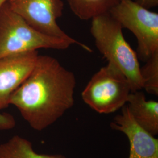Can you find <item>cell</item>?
I'll return each instance as SVG.
<instances>
[{"instance_id": "obj_1", "label": "cell", "mask_w": 158, "mask_h": 158, "mask_svg": "<svg viewBox=\"0 0 158 158\" xmlns=\"http://www.w3.org/2000/svg\"><path fill=\"white\" fill-rule=\"evenodd\" d=\"M76 79L56 58L38 56L28 77L10 98L24 120L41 131L53 124L73 106Z\"/></svg>"}, {"instance_id": "obj_2", "label": "cell", "mask_w": 158, "mask_h": 158, "mask_svg": "<svg viewBox=\"0 0 158 158\" xmlns=\"http://www.w3.org/2000/svg\"><path fill=\"white\" fill-rule=\"evenodd\" d=\"M90 33L96 48L108 63L124 74L132 92L143 89L141 66L135 51L125 39L123 28L110 12L92 18Z\"/></svg>"}, {"instance_id": "obj_3", "label": "cell", "mask_w": 158, "mask_h": 158, "mask_svg": "<svg viewBox=\"0 0 158 158\" xmlns=\"http://www.w3.org/2000/svg\"><path fill=\"white\" fill-rule=\"evenodd\" d=\"M73 44L92 52L77 40L52 37L36 31L12 10L8 1L0 6V58L40 49L66 50Z\"/></svg>"}, {"instance_id": "obj_4", "label": "cell", "mask_w": 158, "mask_h": 158, "mask_svg": "<svg viewBox=\"0 0 158 158\" xmlns=\"http://www.w3.org/2000/svg\"><path fill=\"white\" fill-rule=\"evenodd\" d=\"M131 92L124 74L108 63L91 77L81 97L97 113L107 114L117 111L127 104Z\"/></svg>"}, {"instance_id": "obj_5", "label": "cell", "mask_w": 158, "mask_h": 158, "mask_svg": "<svg viewBox=\"0 0 158 158\" xmlns=\"http://www.w3.org/2000/svg\"><path fill=\"white\" fill-rule=\"evenodd\" d=\"M123 28L129 29L137 40L136 55L146 62L158 52V14L135 1L120 0L110 11Z\"/></svg>"}, {"instance_id": "obj_6", "label": "cell", "mask_w": 158, "mask_h": 158, "mask_svg": "<svg viewBox=\"0 0 158 158\" xmlns=\"http://www.w3.org/2000/svg\"><path fill=\"white\" fill-rule=\"evenodd\" d=\"M8 3L14 11L36 31L52 37L75 40L57 23L64 10L62 0H9Z\"/></svg>"}, {"instance_id": "obj_7", "label": "cell", "mask_w": 158, "mask_h": 158, "mask_svg": "<svg viewBox=\"0 0 158 158\" xmlns=\"http://www.w3.org/2000/svg\"><path fill=\"white\" fill-rule=\"evenodd\" d=\"M39 56L38 51L0 58V111L10 106V98L28 77Z\"/></svg>"}, {"instance_id": "obj_8", "label": "cell", "mask_w": 158, "mask_h": 158, "mask_svg": "<svg viewBox=\"0 0 158 158\" xmlns=\"http://www.w3.org/2000/svg\"><path fill=\"white\" fill-rule=\"evenodd\" d=\"M114 130L124 134L130 142L128 158H158V139L136 123L127 104L111 123Z\"/></svg>"}, {"instance_id": "obj_9", "label": "cell", "mask_w": 158, "mask_h": 158, "mask_svg": "<svg viewBox=\"0 0 158 158\" xmlns=\"http://www.w3.org/2000/svg\"><path fill=\"white\" fill-rule=\"evenodd\" d=\"M127 106L136 123L151 135L158 134V102L147 100L141 90L131 92L127 101Z\"/></svg>"}, {"instance_id": "obj_10", "label": "cell", "mask_w": 158, "mask_h": 158, "mask_svg": "<svg viewBox=\"0 0 158 158\" xmlns=\"http://www.w3.org/2000/svg\"><path fill=\"white\" fill-rule=\"evenodd\" d=\"M0 158H67L62 154H41L36 152L27 139L14 135L0 144Z\"/></svg>"}, {"instance_id": "obj_11", "label": "cell", "mask_w": 158, "mask_h": 158, "mask_svg": "<svg viewBox=\"0 0 158 158\" xmlns=\"http://www.w3.org/2000/svg\"><path fill=\"white\" fill-rule=\"evenodd\" d=\"M74 14L80 19L87 21L110 12L120 0H67Z\"/></svg>"}, {"instance_id": "obj_12", "label": "cell", "mask_w": 158, "mask_h": 158, "mask_svg": "<svg viewBox=\"0 0 158 158\" xmlns=\"http://www.w3.org/2000/svg\"><path fill=\"white\" fill-rule=\"evenodd\" d=\"M143 85L147 93L158 95V52L154 53L141 67Z\"/></svg>"}, {"instance_id": "obj_13", "label": "cell", "mask_w": 158, "mask_h": 158, "mask_svg": "<svg viewBox=\"0 0 158 158\" xmlns=\"http://www.w3.org/2000/svg\"><path fill=\"white\" fill-rule=\"evenodd\" d=\"M16 125L15 119L9 113H0V130L8 131L13 129Z\"/></svg>"}, {"instance_id": "obj_14", "label": "cell", "mask_w": 158, "mask_h": 158, "mask_svg": "<svg viewBox=\"0 0 158 158\" xmlns=\"http://www.w3.org/2000/svg\"><path fill=\"white\" fill-rule=\"evenodd\" d=\"M135 1L148 10L158 6V0H135Z\"/></svg>"}, {"instance_id": "obj_15", "label": "cell", "mask_w": 158, "mask_h": 158, "mask_svg": "<svg viewBox=\"0 0 158 158\" xmlns=\"http://www.w3.org/2000/svg\"><path fill=\"white\" fill-rule=\"evenodd\" d=\"M9 0H0V6H1L3 3H4L6 1H8Z\"/></svg>"}]
</instances>
